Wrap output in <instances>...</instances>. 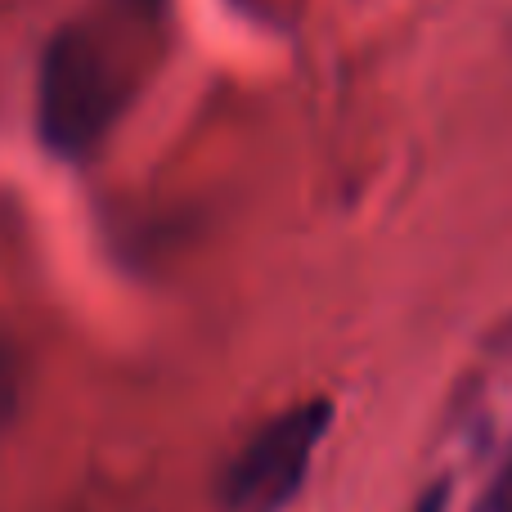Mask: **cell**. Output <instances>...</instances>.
Segmentation results:
<instances>
[{
    "mask_svg": "<svg viewBox=\"0 0 512 512\" xmlns=\"http://www.w3.org/2000/svg\"><path fill=\"white\" fill-rule=\"evenodd\" d=\"M122 77L104 45L81 27L50 36L36 77V131L45 149L68 162H81L104 144L108 126L122 108Z\"/></svg>",
    "mask_w": 512,
    "mask_h": 512,
    "instance_id": "cell-1",
    "label": "cell"
},
{
    "mask_svg": "<svg viewBox=\"0 0 512 512\" xmlns=\"http://www.w3.org/2000/svg\"><path fill=\"white\" fill-rule=\"evenodd\" d=\"M324 432V400H306V405H292L279 418H270L230 459L221 477V504L230 512H279L301 490Z\"/></svg>",
    "mask_w": 512,
    "mask_h": 512,
    "instance_id": "cell-2",
    "label": "cell"
},
{
    "mask_svg": "<svg viewBox=\"0 0 512 512\" xmlns=\"http://www.w3.org/2000/svg\"><path fill=\"white\" fill-rule=\"evenodd\" d=\"M18 391H23V378H18V360H14V351L0 342V427L14 418Z\"/></svg>",
    "mask_w": 512,
    "mask_h": 512,
    "instance_id": "cell-3",
    "label": "cell"
},
{
    "mask_svg": "<svg viewBox=\"0 0 512 512\" xmlns=\"http://www.w3.org/2000/svg\"><path fill=\"white\" fill-rule=\"evenodd\" d=\"M477 512H512V463H508L504 472H499L495 481H490V490L481 495Z\"/></svg>",
    "mask_w": 512,
    "mask_h": 512,
    "instance_id": "cell-4",
    "label": "cell"
},
{
    "mask_svg": "<svg viewBox=\"0 0 512 512\" xmlns=\"http://www.w3.org/2000/svg\"><path fill=\"white\" fill-rule=\"evenodd\" d=\"M140 5H149V0H140Z\"/></svg>",
    "mask_w": 512,
    "mask_h": 512,
    "instance_id": "cell-5",
    "label": "cell"
}]
</instances>
